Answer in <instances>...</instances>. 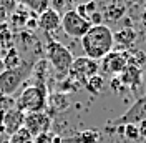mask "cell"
Here are the masks:
<instances>
[{"mask_svg":"<svg viewBox=\"0 0 146 143\" xmlns=\"http://www.w3.org/2000/svg\"><path fill=\"white\" fill-rule=\"evenodd\" d=\"M80 40H82V48L85 52V55L93 58V60H98V62L115 48L113 32L105 23L91 25L90 30Z\"/></svg>","mask_w":146,"mask_h":143,"instance_id":"1","label":"cell"},{"mask_svg":"<svg viewBox=\"0 0 146 143\" xmlns=\"http://www.w3.org/2000/svg\"><path fill=\"white\" fill-rule=\"evenodd\" d=\"M45 57H46V62L52 65V68L56 73V78L58 80H65L68 77V73H70L72 63L75 60L72 52L63 43L50 38L45 45Z\"/></svg>","mask_w":146,"mask_h":143,"instance_id":"2","label":"cell"},{"mask_svg":"<svg viewBox=\"0 0 146 143\" xmlns=\"http://www.w3.org/2000/svg\"><path fill=\"white\" fill-rule=\"evenodd\" d=\"M33 65H35L33 60H22L18 67L5 68L0 72V95L3 97L13 95L17 88H20V85L32 75Z\"/></svg>","mask_w":146,"mask_h":143,"instance_id":"3","label":"cell"},{"mask_svg":"<svg viewBox=\"0 0 146 143\" xmlns=\"http://www.w3.org/2000/svg\"><path fill=\"white\" fill-rule=\"evenodd\" d=\"M46 103H48L46 85L32 83L22 90L15 107L23 113H35V112H45Z\"/></svg>","mask_w":146,"mask_h":143,"instance_id":"4","label":"cell"},{"mask_svg":"<svg viewBox=\"0 0 146 143\" xmlns=\"http://www.w3.org/2000/svg\"><path fill=\"white\" fill-rule=\"evenodd\" d=\"M98 73H100V62L85 55V57H78L73 60L68 77L75 80L78 85H85L88 78H91L93 75H98Z\"/></svg>","mask_w":146,"mask_h":143,"instance_id":"5","label":"cell"},{"mask_svg":"<svg viewBox=\"0 0 146 143\" xmlns=\"http://www.w3.org/2000/svg\"><path fill=\"white\" fill-rule=\"evenodd\" d=\"M90 27H91L90 20L83 18L75 9L62 15V28H63L65 33L68 37H72V38H82L90 30Z\"/></svg>","mask_w":146,"mask_h":143,"instance_id":"6","label":"cell"},{"mask_svg":"<svg viewBox=\"0 0 146 143\" xmlns=\"http://www.w3.org/2000/svg\"><path fill=\"white\" fill-rule=\"evenodd\" d=\"M100 70L108 75H119L129 63V53L126 50H111L106 57L100 60Z\"/></svg>","mask_w":146,"mask_h":143,"instance_id":"7","label":"cell"},{"mask_svg":"<svg viewBox=\"0 0 146 143\" xmlns=\"http://www.w3.org/2000/svg\"><path fill=\"white\" fill-rule=\"evenodd\" d=\"M143 120H146V93L138 97L136 102L128 108L119 118H116L113 123H115V126L126 125V123H135L136 125V123L143 122Z\"/></svg>","mask_w":146,"mask_h":143,"instance_id":"8","label":"cell"},{"mask_svg":"<svg viewBox=\"0 0 146 143\" xmlns=\"http://www.w3.org/2000/svg\"><path fill=\"white\" fill-rule=\"evenodd\" d=\"M52 126V118L45 112H35V113H25L23 128H27L32 136H36L40 133H48Z\"/></svg>","mask_w":146,"mask_h":143,"instance_id":"9","label":"cell"},{"mask_svg":"<svg viewBox=\"0 0 146 143\" xmlns=\"http://www.w3.org/2000/svg\"><path fill=\"white\" fill-rule=\"evenodd\" d=\"M118 77L121 83L125 85V88H129L133 92H138L143 85V72L135 63H128L125 67V70L121 72Z\"/></svg>","mask_w":146,"mask_h":143,"instance_id":"10","label":"cell"},{"mask_svg":"<svg viewBox=\"0 0 146 143\" xmlns=\"http://www.w3.org/2000/svg\"><path fill=\"white\" fill-rule=\"evenodd\" d=\"M36 22H38V27L45 33H53L55 30L62 27V15L58 12H55L53 9H46L45 12H42L36 17Z\"/></svg>","mask_w":146,"mask_h":143,"instance_id":"11","label":"cell"},{"mask_svg":"<svg viewBox=\"0 0 146 143\" xmlns=\"http://www.w3.org/2000/svg\"><path fill=\"white\" fill-rule=\"evenodd\" d=\"M23 120H25V113H23L22 110H18L17 107H13V108H10V110L5 112L2 125H3V128H5L7 133L12 135L23 126Z\"/></svg>","mask_w":146,"mask_h":143,"instance_id":"12","label":"cell"},{"mask_svg":"<svg viewBox=\"0 0 146 143\" xmlns=\"http://www.w3.org/2000/svg\"><path fill=\"white\" fill-rule=\"evenodd\" d=\"M138 38L136 30L131 27H125L123 30H119L116 33H113V42H115V47L116 50H126V48H131L135 42Z\"/></svg>","mask_w":146,"mask_h":143,"instance_id":"13","label":"cell"},{"mask_svg":"<svg viewBox=\"0 0 146 143\" xmlns=\"http://www.w3.org/2000/svg\"><path fill=\"white\" fill-rule=\"evenodd\" d=\"M15 3L20 7H25L27 10L40 15L42 12L50 9V0H15Z\"/></svg>","mask_w":146,"mask_h":143,"instance_id":"14","label":"cell"},{"mask_svg":"<svg viewBox=\"0 0 146 143\" xmlns=\"http://www.w3.org/2000/svg\"><path fill=\"white\" fill-rule=\"evenodd\" d=\"M125 7H121V5H110L106 9L101 12V15H103V20L105 22H118L119 18L125 17Z\"/></svg>","mask_w":146,"mask_h":143,"instance_id":"15","label":"cell"},{"mask_svg":"<svg viewBox=\"0 0 146 143\" xmlns=\"http://www.w3.org/2000/svg\"><path fill=\"white\" fill-rule=\"evenodd\" d=\"M103 85H105V78L98 73V75H93L91 78H88V82H86L83 87L88 90L91 95H95V97H96V95H100V93H101Z\"/></svg>","mask_w":146,"mask_h":143,"instance_id":"16","label":"cell"},{"mask_svg":"<svg viewBox=\"0 0 146 143\" xmlns=\"http://www.w3.org/2000/svg\"><path fill=\"white\" fill-rule=\"evenodd\" d=\"M28 17H30V13H28V10H23V9H17L13 10L12 13H10V25L12 27H25V23H27Z\"/></svg>","mask_w":146,"mask_h":143,"instance_id":"17","label":"cell"},{"mask_svg":"<svg viewBox=\"0 0 146 143\" xmlns=\"http://www.w3.org/2000/svg\"><path fill=\"white\" fill-rule=\"evenodd\" d=\"M2 55H3V65H5V68H13V67H18L22 63L17 47H12L9 50H5V53H2Z\"/></svg>","mask_w":146,"mask_h":143,"instance_id":"18","label":"cell"},{"mask_svg":"<svg viewBox=\"0 0 146 143\" xmlns=\"http://www.w3.org/2000/svg\"><path fill=\"white\" fill-rule=\"evenodd\" d=\"M53 108L56 112H60V110H65V108L68 107V97L65 95V93H55L52 97H48V103H46V107Z\"/></svg>","mask_w":146,"mask_h":143,"instance_id":"19","label":"cell"},{"mask_svg":"<svg viewBox=\"0 0 146 143\" xmlns=\"http://www.w3.org/2000/svg\"><path fill=\"white\" fill-rule=\"evenodd\" d=\"M119 133H123V136L129 140V142H136L139 140V133H138V126L135 123H126V125H118Z\"/></svg>","mask_w":146,"mask_h":143,"instance_id":"20","label":"cell"},{"mask_svg":"<svg viewBox=\"0 0 146 143\" xmlns=\"http://www.w3.org/2000/svg\"><path fill=\"white\" fill-rule=\"evenodd\" d=\"M50 9H53L60 15H63V13L75 9V3L72 0H50Z\"/></svg>","mask_w":146,"mask_h":143,"instance_id":"21","label":"cell"},{"mask_svg":"<svg viewBox=\"0 0 146 143\" xmlns=\"http://www.w3.org/2000/svg\"><path fill=\"white\" fill-rule=\"evenodd\" d=\"M10 143H33V136L28 133L27 128H20V130H17L15 133L10 135Z\"/></svg>","mask_w":146,"mask_h":143,"instance_id":"22","label":"cell"},{"mask_svg":"<svg viewBox=\"0 0 146 143\" xmlns=\"http://www.w3.org/2000/svg\"><path fill=\"white\" fill-rule=\"evenodd\" d=\"M96 7H98V3H96L95 0H90V2H86V3H80L78 7H75V10H76L83 18L88 20V18L96 12Z\"/></svg>","mask_w":146,"mask_h":143,"instance_id":"23","label":"cell"},{"mask_svg":"<svg viewBox=\"0 0 146 143\" xmlns=\"http://www.w3.org/2000/svg\"><path fill=\"white\" fill-rule=\"evenodd\" d=\"M13 38L15 37L12 35V32H10L9 28H7V25H3L2 27V30H0V47H2V50L5 48V50H9V48H12L13 47Z\"/></svg>","mask_w":146,"mask_h":143,"instance_id":"24","label":"cell"},{"mask_svg":"<svg viewBox=\"0 0 146 143\" xmlns=\"http://www.w3.org/2000/svg\"><path fill=\"white\" fill-rule=\"evenodd\" d=\"M100 142V133L95 130H85L78 135L76 143H98Z\"/></svg>","mask_w":146,"mask_h":143,"instance_id":"25","label":"cell"},{"mask_svg":"<svg viewBox=\"0 0 146 143\" xmlns=\"http://www.w3.org/2000/svg\"><path fill=\"white\" fill-rule=\"evenodd\" d=\"M15 9H17L15 0H0V20L3 22Z\"/></svg>","mask_w":146,"mask_h":143,"instance_id":"26","label":"cell"},{"mask_svg":"<svg viewBox=\"0 0 146 143\" xmlns=\"http://www.w3.org/2000/svg\"><path fill=\"white\" fill-rule=\"evenodd\" d=\"M110 88L113 90V92H116V93H121V92L125 90V85L121 83V80H119L118 75H115V77L110 80Z\"/></svg>","mask_w":146,"mask_h":143,"instance_id":"27","label":"cell"},{"mask_svg":"<svg viewBox=\"0 0 146 143\" xmlns=\"http://www.w3.org/2000/svg\"><path fill=\"white\" fill-rule=\"evenodd\" d=\"M33 143H52V136L48 133H40L33 136Z\"/></svg>","mask_w":146,"mask_h":143,"instance_id":"28","label":"cell"},{"mask_svg":"<svg viewBox=\"0 0 146 143\" xmlns=\"http://www.w3.org/2000/svg\"><path fill=\"white\" fill-rule=\"evenodd\" d=\"M88 20H90L91 25H101V22H103V15H101V12H98V10H96V12H95V13H93Z\"/></svg>","mask_w":146,"mask_h":143,"instance_id":"29","label":"cell"},{"mask_svg":"<svg viewBox=\"0 0 146 143\" xmlns=\"http://www.w3.org/2000/svg\"><path fill=\"white\" fill-rule=\"evenodd\" d=\"M136 126H138V133H139V138L146 140V120H143V122L136 123Z\"/></svg>","mask_w":146,"mask_h":143,"instance_id":"30","label":"cell"},{"mask_svg":"<svg viewBox=\"0 0 146 143\" xmlns=\"http://www.w3.org/2000/svg\"><path fill=\"white\" fill-rule=\"evenodd\" d=\"M25 27H27V28H35V27H38V22H36V18L28 17L27 23H25Z\"/></svg>","mask_w":146,"mask_h":143,"instance_id":"31","label":"cell"},{"mask_svg":"<svg viewBox=\"0 0 146 143\" xmlns=\"http://www.w3.org/2000/svg\"><path fill=\"white\" fill-rule=\"evenodd\" d=\"M139 18H141V23H143V27L146 28V7L143 9V12H141V15H139Z\"/></svg>","mask_w":146,"mask_h":143,"instance_id":"32","label":"cell"},{"mask_svg":"<svg viewBox=\"0 0 146 143\" xmlns=\"http://www.w3.org/2000/svg\"><path fill=\"white\" fill-rule=\"evenodd\" d=\"M62 142H63V140H62L60 136H56V135H55V136H52V143H62Z\"/></svg>","mask_w":146,"mask_h":143,"instance_id":"33","label":"cell"},{"mask_svg":"<svg viewBox=\"0 0 146 143\" xmlns=\"http://www.w3.org/2000/svg\"><path fill=\"white\" fill-rule=\"evenodd\" d=\"M73 3H80V2H82V0H72Z\"/></svg>","mask_w":146,"mask_h":143,"instance_id":"34","label":"cell"},{"mask_svg":"<svg viewBox=\"0 0 146 143\" xmlns=\"http://www.w3.org/2000/svg\"><path fill=\"white\" fill-rule=\"evenodd\" d=\"M2 53H3V50H2V47H0V55H2Z\"/></svg>","mask_w":146,"mask_h":143,"instance_id":"35","label":"cell"}]
</instances>
